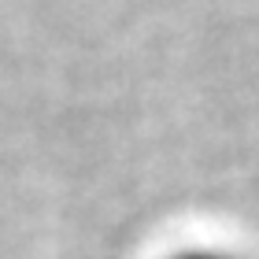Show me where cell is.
<instances>
[{"mask_svg": "<svg viewBox=\"0 0 259 259\" xmlns=\"http://www.w3.org/2000/svg\"><path fill=\"white\" fill-rule=\"evenodd\" d=\"M174 259H241V255H233L226 248H185V252H178Z\"/></svg>", "mask_w": 259, "mask_h": 259, "instance_id": "obj_1", "label": "cell"}]
</instances>
